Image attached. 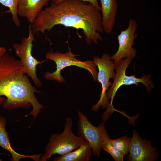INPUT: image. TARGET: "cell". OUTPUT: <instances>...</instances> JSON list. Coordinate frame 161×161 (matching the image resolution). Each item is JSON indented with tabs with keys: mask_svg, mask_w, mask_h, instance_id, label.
Instances as JSON below:
<instances>
[{
	"mask_svg": "<svg viewBox=\"0 0 161 161\" xmlns=\"http://www.w3.org/2000/svg\"><path fill=\"white\" fill-rule=\"evenodd\" d=\"M101 11L92 4L81 0H64L53 3L38 14L31 27L35 35L50 32L58 24L82 30L88 45L102 40L104 31Z\"/></svg>",
	"mask_w": 161,
	"mask_h": 161,
	"instance_id": "1",
	"label": "cell"
},
{
	"mask_svg": "<svg viewBox=\"0 0 161 161\" xmlns=\"http://www.w3.org/2000/svg\"><path fill=\"white\" fill-rule=\"evenodd\" d=\"M26 74L20 60L6 53L0 58V106L10 110L32 106L30 114L34 121L44 107L35 94L41 92L32 85Z\"/></svg>",
	"mask_w": 161,
	"mask_h": 161,
	"instance_id": "2",
	"label": "cell"
},
{
	"mask_svg": "<svg viewBox=\"0 0 161 161\" xmlns=\"http://www.w3.org/2000/svg\"><path fill=\"white\" fill-rule=\"evenodd\" d=\"M72 126V119L68 117L66 119L63 132L51 136L45 147V153L41 157L40 161H46L55 154L65 155L88 143L81 136L74 134Z\"/></svg>",
	"mask_w": 161,
	"mask_h": 161,
	"instance_id": "3",
	"label": "cell"
},
{
	"mask_svg": "<svg viewBox=\"0 0 161 161\" xmlns=\"http://www.w3.org/2000/svg\"><path fill=\"white\" fill-rule=\"evenodd\" d=\"M68 48L69 50L64 53H62L59 51L54 52L49 51L46 53V58L55 62L56 69L52 72H46L44 75V78L47 80L56 81L58 83H63L65 81V80L61 75V71L66 67L75 65L89 71L92 75L93 81H97L98 71L94 61H82L78 60L76 58L78 55L72 53L69 47Z\"/></svg>",
	"mask_w": 161,
	"mask_h": 161,
	"instance_id": "4",
	"label": "cell"
},
{
	"mask_svg": "<svg viewBox=\"0 0 161 161\" xmlns=\"http://www.w3.org/2000/svg\"><path fill=\"white\" fill-rule=\"evenodd\" d=\"M132 60L127 58H124L115 62L114 69L116 71L114 81L111 87L106 93L107 98L111 99V102L108 105V109L113 108L112 100L116 93L120 87L123 85H130L135 84L137 86L141 83L146 87L147 92H150L154 86L153 82L150 80L151 76L143 74L141 78H138L134 75L130 76L126 74V72Z\"/></svg>",
	"mask_w": 161,
	"mask_h": 161,
	"instance_id": "5",
	"label": "cell"
},
{
	"mask_svg": "<svg viewBox=\"0 0 161 161\" xmlns=\"http://www.w3.org/2000/svg\"><path fill=\"white\" fill-rule=\"evenodd\" d=\"M29 31L28 36L23 37L20 44H14L13 47L16 55L20 58V63L26 74L32 79L35 85L39 88L42 85V82L37 77L36 66L44 61H39L32 55L31 52L34 47L33 42L35 40L30 24L29 25Z\"/></svg>",
	"mask_w": 161,
	"mask_h": 161,
	"instance_id": "6",
	"label": "cell"
},
{
	"mask_svg": "<svg viewBox=\"0 0 161 161\" xmlns=\"http://www.w3.org/2000/svg\"><path fill=\"white\" fill-rule=\"evenodd\" d=\"M78 135L90 144L93 155L99 157L103 142L105 137L108 135L104 123L95 127L89 121L87 116L80 111L78 112Z\"/></svg>",
	"mask_w": 161,
	"mask_h": 161,
	"instance_id": "7",
	"label": "cell"
},
{
	"mask_svg": "<svg viewBox=\"0 0 161 161\" xmlns=\"http://www.w3.org/2000/svg\"><path fill=\"white\" fill-rule=\"evenodd\" d=\"M93 61L98 68L97 80L101 84L102 90L98 102L92 106V110L97 111L100 107L104 109L109 105V101L106 96V92L109 89L112 83L109 81L111 78L114 79L116 75L114 72V64L111 59V56L108 53L103 54L101 58L95 56Z\"/></svg>",
	"mask_w": 161,
	"mask_h": 161,
	"instance_id": "8",
	"label": "cell"
},
{
	"mask_svg": "<svg viewBox=\"0 0 161 161\" xmlns=\"http://www.w3.org/2000/svg\"><path fill=\"white\" fill-rule=\"evenodd\" d=\"M127 28L125 30H121L117 36L119 47L117 51L111 56V59L114 63L124 58L132 60L136 56L137 51L132 47L135 44L134 41L137 34L136 33L137 23L133 18L129 21Z\"/></svg>",
	"mask_w": 161,
	"mask_h": 161,
	"instance_id": "9",
	"label": "cell"
},
{
	"mask_svg": "<svg viewBox=\"0 0 161 161\" xmlns=\"http://www.w3.org/2000/svg\"><path fill=\"white\" fill-rule=\"evenodd\" d=\"M128 157L130 161H153L158 157V153L150 141L142 139L137 131L133 130Z\"/></svg>",
	"mask_w": 161,
	"mask_h": 161,
	"instance_id": "10",
	"label": "cell"
},
{
	"mask_svg": "<svg viewBox=\"0 0 161 161\" xmlns=\"http://www.w3.org/2000/svg\"><path fill=\"white\" fill-rule=\"evenodd\" d=\"M51 0H20L18 7V15L25 17L32 24L42 10L43 7Z\"/></svg>",
	"mask_w": 161,
	"mask_h": 161,
	"instance_id": "11",
	"label": "cell"
},
{
	"mask_svg": "<svg viewBox=\"0 0 161 161\" xmlns=\"http://www.w3.org/2000/svg\"><path fill=\"white\" fill-rule=\"evenodd\" d=\"M101 4L102 24L104 31L108 34L112 32L116 21L117 10L116 0H99Z\"/></svg>",
	"mask_w": 161,
	"mask_h": 161,
	"instance_id": "12",
	"label": "cell"
},
{
	"mask_svg": "<svg viewBox=\"0 0 161 161\" xmlns=\"http://www.w3.org/2000/svg\"><path fill=\"white\" fill-rule=\"evenodd\" d=\"M7 121L5 118L0 116V146L8 151L12 155L11 160L18 161L22 158H29L35 161H40L42 154L33 155H24L16 152L11 147L9 134L5 129Z\"/></svg>",
	"mask_w": 161,
	"mask_h": 161,
	"instance_id": "13",
	"label": "cell"
},
{
	"mask_svg": "<svg viewBox=\"0 0 161 161\" xmlns=\"http://www.w3.org/2000/svg\"><path fill=\"white\" fill-rule=\"evenodd\" d=\"M92 148L88 142L65 155L54 159L55 161H89L92 155Z\"/></svg>",
	"mask_w": 161,
	"mask_h": 161,
	"instance_id": "14",
	"label": "cell"
},
{
	"mask_svg": "<svg viewBox=\"0 0 161 161\" xmlns=\"http://www.w3.org/2000/svg\"><path fill=\"white\" fill-rule=\"evenodd\" d=\"M20 0H0V4L9 8V9L4 13H10L12 15V20L15 25L19 27L20 22L18 17V7Z\"/></svg>",
	"mask_w": 161,
	"mask_h": 161,
	"instance_id": "15",
	"label": "cell"
},
{
	"mask_svg": "<svg viewBox=\"0 0 161 161\" xmlns=\"http://www.w3.org/2000/svg\"><path fill=\"white\" fill-rule=\"evenodd\" d=\"M108 135L105 137L102 145V148L109 153L116 161H123L124 156L122 152L111 143Z\"/></svg>",
	"mask_w": 161,
	"mask_h": 161,
	"instance_id": "16",
	"label": "cell"
},
{
	"mask_svg": "<svg viewBox=\"0 0 161 161\" xmlns=\"http://www.w3.org/2000/svg\"><path fill=\"white\" fill-rule=\"evenodd\" d=\"M132 137L123 136L114 140L110 139L111 143L120 150L124 156L127 154L130 150Z\"/></svg>",
	"mask_w": 161,
	"mask_h": 161,
	"instance_id": "17",
	"label": "cell"
},
{
	"mask_svg": "<svg viewBox=\"0 0 161 161\" xmlns=\"http://www.w3.org/2000/svg\"><path fill=\"white\" fill-rule=\"evenodd\" d=\"M64 0H51L52 3L55 4H57ZM85 2H88L97 8L101 11L100 7L99 6L97 0H81Z\"/></svg>",
	"mask_w": 161,
	"mask_h": 161,
	"instance_id": "18",
	"label": "cell"
},
{
	"mask_svg": "<svg viewBox=\"0 0 161 161\" xmlns=\"http://www.w3.org/2000/svg\"><path fill=\"white\" fill-rule=\"evenodd\" d=\"M6 51L5 47H0V56H3L6 53Z\"/></svg>",
	"mask_w": 161,
	"mask_h": 161,
	"instance_id": "19",
	"label": "cell"
}]
</instances>
